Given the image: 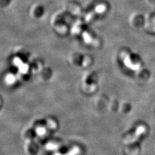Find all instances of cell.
<instances>
[{
    "instance_id": "277c9868",
    "label": "cell",
    "mask_w": 155,
    "mask_h": 155,
    "mask_svg": "<svg viewBox=\"0 0 155 155\" xmlns=\"http://www.w3.org/2000/svg\"><path fill=\"white\" fill-rule=\"evenodd\" d=\"M47 148L48 150H53L56 148V146L55 144H49L47 145Z\"/></svg>"
},
{
    "instance_id": "7a4b0ae2",
    "label": "cell",
    "mask_w": 155,
    "mask_h": 155,
    "mask_svg": "<svg viewBox=\"0 0 155 155\" xmlns=\"http://www.w3.org/2000/svg\"><path fill=\"white\" fill-rule=\"evenodd\" d=\"M79 149H78L77 148H75L74 149H73L70 153H68V155H76L77 153H79Z\"/></svg>"
},
{
    "instance_id": "3957f363",
    "label": "cell",
    "mask_w": 155,
    "mask_h": 155,
    "mask_svg": "<svg viewBox=\"0 0 155 155\" xmlns=\"http://www.w3.org/2000/svg\"><path fill=\"white\" fill-rule=\"evenodd\" d=\"M45 130L43 127H39L37 129V131H36L37 133L39 135H43L45 133Z\"/></svg>"
},
{
    "instance_id": "6da1fadb",
    "label": "cell",
    "mask_w": 155,
    "mask_h": 155,
    "mask_svg": "<svg viewBox=\"0 0 155 155\" xmlns=\"http://www.w3.org/2000/svg\"><path fill=\"white\" fill-rule=\"evenodd\" d=\"M121 58L123 59V61H124L125 64L129 68H131L132 70H139L140 68V66L139 64H134L132 63V61L130 60V56L127 54V53L124 52H122L121 54Z\"/></svg>"
}]
</instances>
